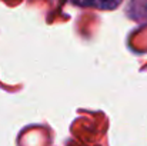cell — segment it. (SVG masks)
Wrapping results in <instances>:
<instances>
[{"instance_id":"1","label":"cell","mask_w":147,"mask_h":146,"mask_svg":"<svg viewBox=\"0 0 147 146\" xmlns=\"http://www.w3.org/2000/svg\"><path fill=\"white\" fill-rule=\"evenodd\" d=\"M120 3V0H93V4L100 9H113Z\"/></svg>"}]
</instances>
